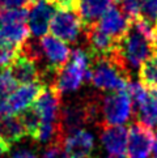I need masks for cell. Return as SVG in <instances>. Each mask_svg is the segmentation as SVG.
<instances>
[{
    "instance_id": "obj_1",
    "label": "cell",
    "mask_w": 157,
    "mask_h": 158,
    "mask_svg": "<svg viewBox=\"0 0 157 158\" xmlns=\"http://www.w3.org/2000/svg\"><path fill=\"white\" fill-rule=\"evenodd\" d=\"M108 55L131 78L134 73L139 72L144 61L155 55L152 38L145 34L135 21H131L127 33Z\"/></svg>"
},
{
    "instance_id": "obj_2",
    "label": "cell",
    "mask_w": 157,
    "mask_h": 158,
    "mask_svg": "<svg viewBox=\"0 0 157 158\" xmlns=\"http://www.w3.org/2000/svg\"><path fill=\"white\" fill-rule=\"evenodd\" d=\"M91 55L84 48H75L71 52L67 64L54 76L53 86L59 94L74 93L83 85L84 80H89Z\"/></svg>"
},
{
    "instance_id": "obj_3",
    "label": "cell",
    "mask_w": 157,
    "mask_h": 158,
    "mask_svg": "<svg viewBox=\"0 0 157 158\" xmlns=\"http://www.w3.org/2000/svg\"><path fill=\"white\" fill-rule=\"evenodd\" d=\"M89 80L94 88L104 92H119L126 90L130 76L123 71L109 55L91 58Z\"/></svg>"
},
{
    "instance_id": "obj_4",
    "label": "cell",
    "mask_w": 157,
    "mask_h": 158,
    "mask_svg": "<svg viewBox=\"0 0 157 158\" xmlns=\"http://www.w3.org/2000/svg\"><path fill=\"white\" fill-rule=\"evenodd\" d=\"M132 112L134 107L127 90L100 95V127L125 126L130 122Z\"/></svg>"
},
{
    "instance_id": "obj_5",
    "label": "cell",
    "mask_w": 157,
    "mask_h": 158,
    "mask_svg": "<svg viewBox=\"0 0 157 158\" xmlns=\"http://www.w3.org/2000/svg\"><path fill=\"white\" fill-rule=\"evenodd\" d=\"M49 30L51 35L66 43H75L84 31V26L74 8H58L50 21Z\"/></svg>"
},
{
    "instance_id": "obj_6",
    "label": "cell",
    "mask_w": 157,
    "mask_h": 158,
    "mask_svg": "<svg viewBox=\"0 0 157 158\" xmlns=\"http://www.w3.org/2000/svg\"><path fill=\"white\" fill-rule=\"evenodd\" d=\"M41 48L43 54V72L42 76L57 75L70 59L71 50L68 44L54 35H43L41 38Z\"/></svg>"
},
{
    "instance_id": "obj_7",
    "label": "cell",
    "mask_w": 157,
    "mask_h": 158,
    "mask_svg": "<svg viewBox=\"0 0 157 158\" xmlns=\"http://www.w3.org/2000/svg\"><path fill=\"white\" fill-rule=\"evenodd\" d=\"M88 123H89V116H88L85 98L70 101V102L60 106L59 119H58V132L62 140L68 133L83 129V126H85Z\"/></svg>"
},
{
    "instance_id": "obj_8",
    "label": "cell",
    "mask_w": 157,
    "mask_h": 158,
    "mask_svg": "<svg viewBox=\"0 0 157 158\" xmlns=\"http://www.w3.org/2000/svg\"><path fill=\"white\" fill-rule=\"evenodd\" d=\"M28 9V29L34 38H42L49 31L51 21L58 5L51 0H37L26 7Z\"/></svg>"
},
{
    "instance_id": "obj_9",
    "label": "cell",
    "mask_w": 157,
    "mask_h": 158,
    "mask_svg": "<svg viewBox=\"0 0 157 158\" xmlns=\"http://www.w3.org/2000/svg\"><path fill=\"white\" fill-rule=\"evenodd\" d=\"M155 135L142 123H134L128 129L127 156L130 158H148L152 153Z\"/></svg>"
},
{
    "instance_id": "obj_10",
    "label": "cell",
    "mask_w": 157,
    "mask_h": 158,
    "mask_svg": "<svg viewBox=\"0 0 157 158\" xmlns=\"http://www.w3.org/2000/svg\"><path fill=\"white\" fill-rule=\"evenodd\" d=\"M41 119V123L58 124L60 112V94L53 86H43L41 93L32 105Z\"/></svg>"
},
{
    "instance_id": "obj_11",
    "label": "cell",
    "mask_w": 157,
    "mask_h": 158,
    "mask_svg": "<svg viewBox=\"0 0 157 158\" xmlns=\"http://www.w3.org/2000/svg\"><path fill=\"white\" fill-rule=\"evenodd\" d=\"M63 146L67 158H92L96 140L89 131L78 129L63 137Z\"/></svg>"
},
{
    "instance_id": "obj_12",
    "label": "cell",
    "mask_w": 157,
    "mask_h": 158,
    "mask_svg": "<svg viewBox=\"0 0 157 158\" xmlns=\"http://www.w3.org/2000/svg\"><path fill=\"white\" fill-rule=\"evenodd\" d=\"M43 89L42 82H33L15 88V90L5 98L7 110L9 115H17L34 103V101Z\"/></svg>"
},
{
    "instance_id": "obj_13",
    "label": "cell",
    "mask_w": 157,
    "mask_h": 158,
    "mask_svg": "<svg viewBox=\"0 0 157 158\" xmlns=\"http://www.w3.org/2000/svg\"><path fill=\"white\" fill-rule=\"evenodd\" d=\"M128 129L123 126L102 127L101 144L113 158H126L127 156Z\"/></svg>"
},
{
    "instance_id": "obj_14",
    "label": "cell",
    "mask_w": 157,
    "mask_h": 158,
    "mask_svg": "<svg viewBox=\"0 0 157 158\" xmlns=\"http://www.w3.org/2000/svg\"><path fill=\"white\" fill-rule=\"evenodd\" d=\"M97 25L105 34H108L115 42H118L127 33L131 25V20L122 12L119 7L111 5L98 20Z\"/></svg>"
},
{
    "instance_id": "obj_15",
    "label": "cell",
    "mask_w": 157,
    "mask_h": 158,
    "mask_svg": "<svg viewBox=\"0 0 157 158\" xmlns=\"http://www.w3.org/2000/svg\"><path fill=\"white\" fill-rule=\"evenodd\" d=\"M111 5L113 0H75L74 9L81 20L83 26H89L98 22Z\"/></svg>"
},
{
    "instance_id": "obj_16",
    "label": "cell",
    "mask_w": 157,
    "mask_h": 158,
    "mask_svg": "<svg viewBox=\"0 0 157 158\" xmlns=\"http://www.w3.org/2000/svg\"><path fill=\"white\" fill-rule=\"evenodd\" d=\"M84 27H85V39L89 46V55H91V58L106 56L114 48L117 42L100 29L97 22Z\"/></svg>"
},
{
    "instance_id": "obj_17",
    "label": "cell",
    "mask_w": 157,
    "mask_h": 158,
    "mask_svg": "<svg viewBox=\"0 0 157 158\" xmlns=\"http://www.w3.org/2000/svg\"><path fill=\"white\" fill-rule=\"evenodd\" d=\"M8 72L11 77L13 78V81L16 84H20V85L42 82L38 67L32 60L26 59L25 56H22L20 54L16 56V59L12 61V64L8 67Z\"/></svg>"
},
{
    "instance_id": "obj_18",
    "label": "cell",
    "mask_w": 157,
    "mask_h": 158,
    "mask_svg": "<svg viewBox=\"0 0 157 158\" xmlns=\"http://www.w3.org/2000/svg\"><path fill=\"white\" fill-rule=\"evenodd\" d=\"M29 29L25 22H15V24H0V42L9 46L20 47L28 38Z\"/></svg>"
},
{
    "instance_id": "obj_19",
    "label": "cell",
    "mask_w": 157,
    "mask_h": 158,
    "mask_svg": "<svg viewBox=\"0 0 157 158\" xmlns=\"http://www.w3.org/2000/svg\"><path fill=\"white\" fill-rule=\"evenodd\" d=\"M25 135V129L19 115L8 114L0 120V139L9 146L20 141Z\"/></svg>"
},
{
    "instance_id": "obj_20",
    "label": "cell",
    "mask_w": 157,
    "mask_h": 158,
    "mask_svg": "<svg viewBox=\"0 0 157 158\" xmlns=\"http://www.w3.org/2000/svg\"><path fill=\"white\" fill-rule=\"evenodd\" d=\"M139 123L148 128H157V89L148 88V97L144 103L135 110Z\"/></svg>"
},
{
    "instance_id": "obj_21",
    "label": "cell",
    "mask_w": 157,
    "mask_h": 158,
    "mask_svg": "<svg viewBox=\"0 0 157 158\" xmlns=\"http://www.w3.org/2000/svg\"><path fill=\"white\" fill-rule=\"evenodd\" d=\"M139 76L144 86L157 89V55L151 56L142 64Z\"/></svg>"
},
{
    "instance_id": "obj_22",
    "label": "cell",
    "mask_w": 157,
    "mask_h": 158,
    "mask_svg": "<svg viewBox=\"0 0 157 158\" xmlns=\"http://www.w3.org/2000/svg\"><path fill=\"white\" fill-rule=\"evenodd\" d=\"M19 118L22 123V126H24L25 133L29 135L30 137H34L36 132L38 131L39 126H41V119H39L37 111L33 109V106L26 109L25 111H22L19 115Z\"/></svg>"
},
{
    "instance_id": "obj_23",
    "label": "cell",
    "mask_w": 157,
    "mask_h": 158,
    "mask_svg": "<svg viewBox=\"0 0 157 158\" xmlns=\"http://www.w3.org/2000/svg\"><path fill=\"white\" fill-rule=\"evenodd\" d=\"M136 19H140L155 29L157 21V0H144Z\"/></svg>"
},
{
    "instance_id": "obj_24",
    "label": "cell",
    "mask_w": 157,
    "mask_h": 158,
    "mask_svg": "<svg viewBox=\"0 0 157 158\" xmlns=\"http://www.w3.org/2000/svg\"><path fill=\"white\" fill-rule=\"evenodd\" d=\"M28 17L26 8L3 9L0 10V24H15V22H25Z\"/></svg>"
},
{
    "instance_id": "obj_25",
    "label": "cell",
    "mask_w": 157,
    "mask_h": 158,
    "mask_svg": "<svg viewBox=\"0 0 157 158\" xmlns=\"http://www.w3.org/2000/svg\"><path fill=\"white\" fill-rule=\"evenodd\" d=\"M19 55V48L0 42V69H5L12 64V61Z\"/></svg>"
},
{
    "instance_id": "obj_26",
    "label": "cell",
    "mask_w": 157,
    "mask_h": 158,
    "mask_svg": "<svg viewBox=\"0 0 157 158\" xmlns=\"http://www.w3.org/2000/svg\"><path fill=\"white\" fill-rule=\"evenodd\" d=\"M42 158H67L64 146H63V140L57 139L51 141L46 148H45Z\"/></svg>"
},
{
    "instance_id": "obj_27",
    "label": "cell",
    "mask_w": 157,
    "mask_h": 158,
    "mask_svg": "<svg viewBox=\"0 0 157 158\" xmlns=\"http://www.w3.org/2000/svg\"><path fill=\"white\" fill-rule=\"evenodd\" d=\"M143 3H144V0H121L119 8L122 12L132 21L139 16L140 8H142Z\"/></svg>"
},
{
    "instance_id": "obj_28",
    "label": "cell",
    "mask_w": 157,
    "mask_h": 158,
    "mask_svg": "<svg viewBox=\"0 0 157 158\" xmlns=\"http://www.w3.org/2000/svg\"><path fill=\"white\" fill-rule=\"evenodd\" d=\"M16 82L11 77L8 69H3L0 72V98H7L15 90Z\"/></svg>"
},
{
    "instance_id": "obj_29",
    "label": "cell",
    "mask_w": 157,
    "mask_h": 158,
    "mask_svg": "<svg viewBox=\"0 0 157 158\" xmlns=\"http://www.w3.org/2000/svg\"><path fill=\"white\" fill-rule=\"evenodd\" d=\"M29 4H30L29 0H0V10H3V9L25 8Z\"/></svg>"
},
{
    "instance_id": "obj_30",
    "label": "cell",
    "mask_w": 157,
    "mask_h": 158,
    "mask_svg": "<svg viewBox=\"0 0 157 158\" xmlns=\"http://www.w3.org/2000/svg\"><path fill=\"white\" fill-rule=\"evenodd\" d=\"M9 158H37V156L34 152H32L29 149H20L17 152H15Z\"/></svg>"
},
{
    "instance_id": "obj_31",
    "label": "cell",
    "mask_w": 157,
    "mask_h": 158,
    "mask_svg": "<svg viewBox=\"0 0 157 158\" xmlns=\"http://www.w3.org/2000/svg\"><path fill=\"white\" fill-rule=\"evenodd\" d=\"M5 115H8V110H7V103H5V98H0V120H2Z\"/></svg>"
},
{
    "instance_id": "obj_32",
    "label": "cell",
    "mask_w": 157,
    "mask_h": 158,
    "mask_svg": "<svg viewBox=\"0 0 157 158\" xmlns=\"http://www.w3.org/2000/svg\"><path fill=\"white\" fill-rule=\"evenodd\" d=\"M9 148H11V146L7 143H4L2 139H0V157H2L3 154H5V153H8Z\"/></svg>"
},
{
    "instance_id": "obj_33",
    "label": "cell",
    "mask_w": 157,
    "mask_h": 158,
    "mask_svg": "<svg viewBox=\"0 0 157 158\" xmlns=\"http://www.w3.org/2000/svg\"><path fill=\"white\" fill-rule=\"evenodd\" d=\"M152 152H153V158H157V132H156V135H155V143H153V149H152Z\"/></svg>"
},
{
    "instance_id": "obj_34",
    "label": "cell",
    "mask_w": 157,
    "mask_h": 158,
    "mask_svg": "<svg viewBox=\"0 0 157 158\" xmlns=\"http://www.w3.org/2000/svg\"><path fill=\"white\" fill-rule=\"evenodd\" d=\"M152 43H153L155 55H157V34H155V35H153V38H152Z\"/></svg>"
},
{
    "instance_id": "obj_35",
    "label": "cell",
    "mask_w": 157,
    "mask_h": 158,
    "mask_svg": "<svg viewBox=\"0 0 157 158\" xmlns=\"http://www.w3.org/2000/svg\"><path fill=\"white\" fill-rule=\"evenodd\" d=\"M29 2H30V3H34V2H37V0H29Z\"/></svg>"
},
{
    "instance_id": "obj_36",
    "label": "cell",
    "mask_w": 157,
    "mask_h": 158,
    "mask_svg": "<svg viewBox=\"0 0 157 158\" xmlns=\"http://www.w3.org/2000/svg\"><path fill=\"white\" fill-rule=\"evenodd\" d=\"M104 158H113V157H110V156H109V157H104Z\"/></svg>"
},
{
    "instance_id": "obj_37",
    "label": "cell",
    "mask_w": 157,
    "mask_h": 158,
    "mask_svg": "<svg viewBox=\"0 0 157 158\" xmlns=\"http://www.w3.org/2000/svg\"><path fill=\"white\" fill-rule=\"evenodd\" d=\"M115 2H121V0H115Z\"/></svg>"
},
{
    "instance_id": "obj_38",
    "label": "cell",
    "mask_w": 157,
    "mask_h": 158,
    "mask_svg": "<svg viewBox=\"0 0 157 158\" xmlns=\"http://www.w3.org/2000/svg\"><path fill=\"white\" fill-rule=\"evenodd\" d=\"M51 2H54V3H55V0H51Z\"/></svg>"
}]
</instances>
